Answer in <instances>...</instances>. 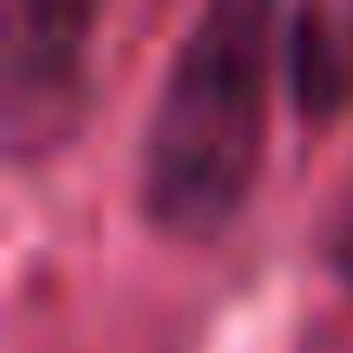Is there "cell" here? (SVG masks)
<instances>
[{
  "label": "cell",
  "mask_w": 353,
  "mask_h": 353,
  "mask_svg": "<svg viewBox=\"0 0 353 353\" xmlns=\"http://www.w3.org/2000/svg\"><path fill=\"white\" fill-rule=\"evenodd\" d=\"M105 0H7V131L13 151L65 125V99L79 92L85 46Z\"/></svg>",
  "instance_id": "obj_2"
},
{
  "label": "cell",
  "mask_w": 353,
  "mask_h": 353,
  "mask_svg": "<svg viewBox=\"0 0 353 353\" xmlns=\"http://www.w3.org/2000/svg\"><path fill=\"white\" fill-rule=\"evenodd\" d=\"M275 0H203L144 131V216L176 242H216L262 170Z\"/></svg>",
  "instance_id": "obj_1"
},
{
  "label": "cell",
  "mask_w": 353,
  "mask_h": 353,
  "mask_svg": "<svg viewBox=\"0 0 353 353\" xmlns=\"http://www.w3.org/2000/svg\"><path fill=\"white\" fill-rule=\"evenodd\" d=\"M334 262H341L347 275H353V196H347V216L334 223Z\"/></svg>",
  "instance_id": "obj_3"
}]
</instances>
